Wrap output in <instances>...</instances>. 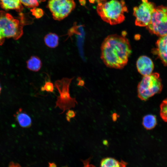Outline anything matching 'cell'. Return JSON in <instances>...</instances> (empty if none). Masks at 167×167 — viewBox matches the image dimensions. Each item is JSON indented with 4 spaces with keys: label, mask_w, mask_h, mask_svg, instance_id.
I'll return each mask as SVG.
<instances>
[{
    "label": "cell",
    "mask_w": 167,
    "mask_h": 167,
    "mask_svg": "<svg viewBox=\"0 0 167 167\" xmlns=\"http://www.w3.org/2000/svg\"><path fill=\"white\" fill-rule=\"evenodd\" d=\"M101 58L108 67L122 69L127 64L131 53L128 39L123 35L112 34L107 36L101 47Z\"/></svg>",
    "instance_id": "1"
},
{
    "label": "cell",
    "mask_w": 167,
    "mask_h": 167,
    "mask_svg": "<svg viewBox=\"0 0 167 167\" xmlns=\"http://www.w3.org/2000/svg\"><path fill=\"white\" fill-rule=\"evenodd\" d=\"M96 11L104 21L111 25L122 22L125 19L124 13L128 12L123 0H111L98 3Z\"/></svg>",
    "instance_id": "2"
},
{
    "label": "cell",
    "mask_w": 167,
    "mask_h": 167,
    "mask_svg": "<svg viewBox=\"0 0 167 167\" xmlns=\"http://www.w3.org/2000/svg\"><path fill=\"white\" fill-rule=\"evenodd\" d=\"M19 19L14 18L11 15L0 11V28L5 38L17 40L23 34V27L26 24L24 15L20 14Z\"/></svg>",
    "instance_id": "3"
},
{
    "label": "cell",
    "mask_w": 167,
    "mask_h": 167,
    "mask_svg": "<svg viewBox=\"0 0 167 167\" xmlns=\"http://www.w3.org/2000/svg\"><path fill=\"white\" fill-rule=\"evenodd\" d=\"M163 85L159 74L152 73L144 76L137 86L138 96L141 100L146 101L155 95L160 93Z\"/></svg>",
    "instance_id": "4"
},
{
    "label": "cell",
    "mask_w": 167,
    "mask_h": 167,
    "mask_svg": "<svg viewBox=\"0 0 167 167\" xmlns=\"http://www.w3.org/2000/svg\"><path fill=\"white\" fill-rule=\"evenodd\" d=\"M73 78H63L55 82L54 86L59 94L57 98L55 107L62 110V114L66 110L74 108L78 103L75 98L71 97L69 93V86Z\"/></svg>",
    "instance_id": "5"
},
{
    "label": "cell",
    "mask_w": 167,
    "mask_h": 167,
    "mask_svg": "<svg viewBox=\"0 0 167 167\" xmlns=\"http://www.w3.org/2000/svg\"><path fill=\"white\" fill-rule=\"evenodd\" d=\"M146 27L151 33L160 37L167 34V7L161 6L156 7Z\"/></svg>",
    "instance_id": "6"
},
{
    "label": "cell",
    "mask_w": 167,
    "mask_h": 167,
    "mask_svg": "<svg viewBox=\"0 0 167 167\" xmlns=\"http://www.w3.org/2000/svg\"><path fill=\"white\" fill-rule=\"evenodd\" d=\"M75 6L74 0H49L48 3L53 18L58 20L67 17Z\"/></svg>",
    "instance_id": "7"
},
{
    "label": "cell",
    "mask_w": 167,
    "mask_h": 167,
    "mask_svg": "<svg viewBox=\"0 0 167 167\" xmlns=\"http://www.w3.org/2000/svg\"><path fill=\"white\" fill-rule=\"evenodd\" d=\"M142 3L133 8V15L136 17V25L147 26L149 24L152 15L156 8L153 3L148 0H141Z\"/></svg>",
    "instance_id": "8"
},
{
    "label": "cell",
    "mask_w": 167,
    "mask_h": 167,
    "mask_svg": "<svg viewBox=\"0 0 167 167\" xmlns=\"http://www.w3.org/2000/svg\"><path fill=\"white\" fill-rule=\"evenodd\" d=\"M136 65L138 71L143 76L151 74L154 67L151 59L144 55L141 56L138 58Z\"/></svg>",
    "instance_id": "9"
},
{
    "label": "cell",
    "mask_w": 167,
    "mask_h": 167,
    "mask_svg": "<svg viewBox=\"0 0 167 167\" xmlns=\"http://www.w3.org/2000/svg\"><path fill=\"white\" fill-rule=\"evenodd\" d=\"M155 52L165 66H167V34L161 36L157 41Z\"/></svg>",
    "instance_id": "10"
},
{
    "label": "cell",
    "mask_w": 167,
    "mask_h": 167,
    "mask_svg": "<svg viewBox=\"0 0 167 167\" xmlns=\"http://www.w3.org/2000/svg\"><path fill=\"white\" fill-rule=\"evenodd\" d=\"M16 121L19 125L23 128H28L32 125V120L30 117L25 112L19 109L14 115Z\"/></svg>",
    "instance_id": "11"
},
{
    "label": "cell",
    "mask_w": 167,
    "mask_h": 167,
    "mask_svg": "<svg viewBox=\"0 0 167 167\" xmlns=\"http://www.w3.org/2000/svg\"><path fill=\"white\" fill-rule=\"evenodd\" d=\"M0 5L6 10H14L20 12L23 9L20 0H0Z\"/></svg>",
    "instance_id": "12"
},
{
    "label": "cell",
    "mask_w": 167,
    "mask_h": 167,
    "mask_svg": "<svg viewBox=\"0 0 167 167\" xmlns=\"http://www.w3.org/2000/svg\"><path fill=\"white\" fill-rule=\"evenodd\" d=\"M157 124L156 116L152 114L144 116L142 120V125L147 130H151L154 128Z\"/></svg>",
    "instance_id": "13"
},
{
    "label": "cell",
    "mask_w": 167,
    "mask_h": 167,
    "mask_svg": "<svg viewBox=\"0 0 167 167\" xmlns=\"http://www.w3.org/2000/svg\"><path fill=\"white\" fill-rule=\"evenodd\" d=\"M126 165V163L123 161L119 162L110 157L103 159L101 163V167H125Z\"/></svg>",
    "instance_id": "14"
},
{
    "label": "cell",
    "mask_w": 167,
    "mask_h": 167,
    "mask_svg": "<svg viewBox=\"0 0 167 167\" xmlns=\"http://www.w3.org/2000/svg\"><path fill=\"white\" fill-rule=\"evenodd\" d=\"M27 67L32 71H37L41 66V62L40 59L36 56H32L27 62Z\"/></svg>",
    "instance_id": "15"
},
{
    "label": "cell",
    "mask_w": 167,
    "mask_h": 167,
    "mask_svg": "<svg viewBox=\"0 0 167 167\" xmlns=\"http://www.w3.org/2000/svg\"><path fill=\"white\" fill-rule=\"evenodd\" d=\"M44 39L46 45L50 48H54L58 45V36L54 33L48 34L45 36Z\"/></svg>",
    "instance_id": "16"
},
{
    "label": "cell",
    "mask_w": 167,
    "mask_h": 167,
    "mask_svg": "<svg viewBox=\"0 0 167 167\" xmlns=\"http://www.w3.org/2000/svg\"><path fill=\"white\" fill-rule=\"evenodd\" d=\"M160 114L162 119L167 122V98L163 100L160 106Z\"/></svg>",
    "instance_id": "17"
},
{
    "label": "cell",
    "mask_w": 167,
    "mask_h": 167,
    "mask_svg": "<svg viewBox=\"0 0 167 167\" xmlns=\"http://www.w3.org/2000/svg\"><path fill=\"white\" fill-rule=\"evenodd\" d=\"M45 0H20L22 5L28 8H33L38 6L42 2Z\"/></svg>",
    "instance_id": "18"
},
{
    "label": "cell",
    "mask_w": 167,
    "mask_h": 167,
    "mask_svg": "<svg viewBox=\"0 0 167 167\" xmlns=\"http://www.w3.org/2000/svg\"><path fill=\"white\" fill-rule=\"evenodd\" d=\"M32 15L36 18H41L44 15L43 11L36 7L32 8L31 10Z\"/></svg>",
    "instance_id": "19"
},
{
    "label": "cell",
    "mask_w": 167,
    "mask_h": 167,
    "mask_svg": "<svg viewBox=\"0 0 167 167\" xmlns=\"http://www.w3.org/2000/svg\"><path fill=\"white\" fill-rule=\"evenodd\" d=\"M54 89L53 84L50 81L45 82L44 85L41 88L42 91H45L46 92H53Z\"/></svg>",
    "instance_id": "20"
},
{
    "label": "cell",
    "mask_w": 167,
    "mask_h": 167,
    "mask_svg": "<svg viewBox=\"0 0 167 167\" xmlns=\"http://www.w3.org/2000/svg\"><path fill=\"white\" fill-rule=\"evenodd\" d=\"M76 112L72 110L69 109L66 113V117L70 118H74L76 115Z\"/></svg>",
    "instance_id": "21"
},
{
    "label": "cell",
    "mask_w": 167,
    "mask_h": 167,
    "mask_svg": "<svg viewBox=\"0 0 167 167\" xmlns=\"http://www.w3.org/2000/svg\"><path fill=\"white\" fill-rule=\"evenodd\" d=\"M5 37L3 34L0 28V46L2 45L5 40Z\"/></svg>",
    "instance_id": "22"
},
{
    "label": "cell",
    "mask_w": 167,
    "mask_h": 167,
    "mask_svg": "<svg viewBox=\"0 0 167 167\" xmlns=\"http://www.w3.org/2000/svg\"><path fill=\"white\" fill-rule=\"evenodd\" d=\"M8 167H22L19 164L12 161L11 162L9 165Z\"/></svg>",
    "instance_id": "23"
},
{
    "label": "cell",
    "mask_w": 167,
    "mask_h": 167,
    "mask_svg": "<svg viewBox=\"0 0 167 167\" xmlns=\"http://www.w3.org/2000/svg\"><path fill=\"white\" fill-rule=\"evenodd\" d=\"M119 117V115L116 113H114L112 115V120L114 122L116 121Z\"/></svg>",
    "instance_id": "24"
},
{
    "label": "cell",
    "mask_w": 167,
    "mask_h": 167,
    "mask_svg": "<svg viewBox=\"0 0 167 167\" xmlns=\"http://www.w3.org/2000/svg\"><path fill=\"white\" fill-rule=\"evenodd\" d=\"M79 2L80 4L83 6H85L86 4V0H79Z\"/></svg>",
    "instance_id": "25"
},
{
    "label": "cell",
    "mask_w": 167,
    "mask_h": 167,
    "mask_svg": "<svg viewBox=\"0 0 167 167\" xmlns=\"http://www.w3.org/2000/svg\"><path fill=\"white\" fill-rule=\"evenodd\" d=\"M107 0H95L98 3H103L106 2Z\"/></svg>",
    "instance_id": "26"
},
{
    "label": "cell",
    "mask_w": 167,
    "mask_h": 167,
    "mask_svg": "<svg viewBox=\"0 0 167 167\" xmlns=\"http://www.w3.org/2000/svg\"><path fill=\"white\" fill-rule=\"evenodd\" d=\"M49 167H57L56 165L53 163H49Z\"/></svg>",
    "instance_id": "27"
},
{
    "label": "cell",
    "mask_w": 167,
    "mask_h": 167,
    "mask_svg": "<svg viewBox=\"0 0 167 167\" xmlns=\"http://www.w3.org/2000/svg\"><path fill=\"white\" fill-rule=\"evenodd\" d=\"M103 143L105 145H107L108 144V141L106 140H105L103 141Z\"/></svg>",
    "instance_id": "28"
},
{
    "label": "cell",
    "mask_w": 167,
    "mask_h": 167,
    "mask_svg": "<svg viewBox=\"0 0 167 167\" xmlns=\"http://www.w3.org/2000/svg\"><path fill=\"white\" fill-rule=\"evenodd\" d=\"M89 1L90 2L92 3H94L95 1V0H89Z\"/></svg>",
    "instance_id": "29"
},
{
    "label": "cell",
    "mask_w": 167,
    "mask_h": 167,
    "mask_svg": "<svg viewBox=\"0 0 167 167\" xmlns=\"http://www.w3.org/2000/svg\"><path fill=\"white\" fill-rule=\"evenodd\" d=\"M1 90H2V88L1 87V86L0 85V94L1 93Z\"/></svg>",
    "instance_id": "30"
}]
</instances>
